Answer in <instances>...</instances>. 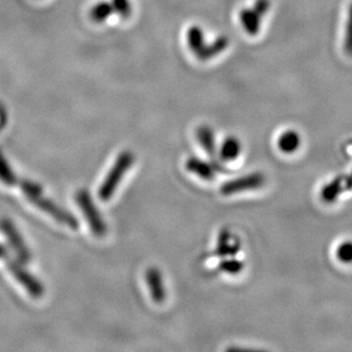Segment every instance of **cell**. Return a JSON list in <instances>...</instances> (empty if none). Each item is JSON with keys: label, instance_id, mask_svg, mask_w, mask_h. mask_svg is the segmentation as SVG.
I'll use <instances>...</instances> for the list:
<instances>
[{"label": "cell", "instance_id": "obj_1", "mask_svg": "<svg viewBox=\"0 0 352 352\" xmlns=\"http://www.w3.org/2000/svg\"><path fill=\"white\" fill-rule=\"evenodd\" d=\"M19 185H20L22 192L27 195L28 199L31 203H34L38 209L41 210L47 214H50L56 221L63 223L71 230H77L79 227L77 218L67 210L57 206L56 203L53 202L52 199H47L46 196L43 195V190L38 184L30 182V180L24 179L20 180Z\"/></svg>", "mask_w": 352, "mask_h": 352}, {"label": "cell", "instance_id": "obj_2", "mask_svg": "<svg viewBox=\"0 0 352 352\" xmlns=\"http://www.w3.org/2000/svg\"><path fill=\"white\" fill-rule=\"evenodd\" d=\"M135 157L130 151H123L122 153L118 157L117 161L114 162L113 166L111 168L110 173L100 185V197L102 201H109L112 197L114 192L119 187L123 176L128 173L130 166H133Z\"/></svg>", "mask_w": 352, "mask_h": 352}, {"label": "cell", "instance_id": "obj_3", "mask_svg": "<svg viewBox=\"0 0 352 352\" xmlns=\"http://www.w3.org/2000/svg\"><path fill=\"white\" fill-rule=\"evenodd\" d=\"M76 201L82 211L83 216L89 223L90 230L93 232L94 235L96 237L105 236L107 230V225L104 223L100 211L97 210L89 192L86 190H79L76 195Z\"/></svg>", "mask_w": 352, "mask_h": 352}, {"label": "cell", "instance_id": "obj_4", "mask_svg": "<svg viewBox=\"0 0 352 352\" xmlns=\"http://www.w3.org/2000/svg\"><path fill=\"white\" fill-rule=\"evenodd\" d=\"M3 260H5L10 274L14 276V278L16 279L17 282L23 286L24 289H27V292L32 298L39 299L40 296L45 294V287H43V284L32 274L29 273L24 268L22 261L19 259H13L10 256H7Z\"/></svg>", "mask_w": 352, "mask_h": 352}, {"label": "cell", "instance_id": "obj_5", "mask_svg": "<svg viewBox=\"0 0 352 352\" xmlns=\"http://www.w3.org/2000/svg\"><path fill=\"white\" fill-rule=\"evenodd\" d=\"M0 230L8 239L10 248L14 250V252L16 253L17 259L23 263H30V250L28 249L27 244L24 243L22 236L19 233L16 227L14 226V223L10 219H1Z\"/></svg>", "mask_w": 352, "mask_h": 352}, {"label": "cell", "instance_id": "obj_6", "mask_svg": "<svg viewBox=\"0 0 352 352\" xmlns=\"http://www.w3.org/2000/svg\"><path fill=\"white\" fill-rule=\"evenodd\" d=\"M266 182V178L263 173H254L239 177L237 179L230 180L223 184L220 192L223 195L230 196L234 194L242 193L246 190H252L263 186Z\"/></svg>", "mask_w": 352, "mask_h": 352}, {"label": "cell", "instance_id": "obj_7", "mask_svg": "<svg viewBox=\"0 0 352 352\" xmlns=\"http://www.w3.org/2000/svg\"><path fill=\"white\" fill-rule=\"evenodd\" d=\"M146 283L151 298L155 303L164 302L166 298V286L163 282L162 274L157 267H151L146 272Z\"/></svg>", "mask_w": 352, "mask_h": 352}, {"label": "cell", "instance_id": "obj_8", "mask_svg": "<svg viewBox=\"0 0 352 352\" xmlns=\"http://www.w3.org/2000/svg\"><path fill=\"white\" fill-rule=\"evenodd\" d=\"M185 166L190 173H194L203 180H212L214 178V171H216L214 166H211L210 163L204 162L203 160L190 157L187 160Z\"/></svg>", "mask_w": 352, "mask_h": 352}, {"label": "cell", "instance_id": "obj_9", "mask_svg": "<svg viewBox=\"0 0 352 352\" xmlns=\"http://www.w3.org/2000/svg\"><path fill=\"white\" fill-rule=\"evenodd\" d=\"M239 242L235 237H232L228 230H223L218 239V248L216 254L218 256H235L239 252Z\"/></svg>", "mask_w": 352, "mask_h": 352}, {"label": "cell", "instance_id": "obj_10", "mask_svg": "<svg viewBox=\"0 0 352 352\" xmlns=\"http://www.w3.org/2000/svg\"><path fill=\"white\" fill-rule=\"evenodd\" d=\"M343 190H344V179L339 177L322 188V199L326 203L336 202Z\"/></svg>", "mask_w": 352, "mask_h": 352}, {"label": "cell", "instance_id": "obj_11", "mask_svg": "<svg viewBox=\"0 0 352 352\" xmlns=\"http://www.w3.org/2000/svg\"><path fill=\"white\" fill-rule=\"evenodd\" d=\"M196 137H197V140L202 145L206 154L212 157L213 161H214L216 147H214V138H213L212 130L208 128V126H201L199 129H197Z\"/></svg>", "mask_w": 352, "mask_h": 352}, {"label": "cell", "instance_id": "obj_12", "mask_svg": "<svg viewBox=\"0 0 352 352\" xmlns=\"http://www.w3.org/2000/svg\"><path fill=\"white\" fill-rule=\"evenodd\" d=\"M300 146V136L296 131H286L278 138L279 150L284 153H294Z\"/></svg>", "mask_w": 352, "mask_h": 352}, {"label": "cell", "instance_id": "obj_13", "mask_svg": "<svg viewBox=\"0 0 352 352\" xmlns=\"http://www.w3.org/2000/svg\"><path fill=\"white\" fill-rule=\"evenodd\" d=\"M0 182L7 186H15L20 182L19 177L14 173L1 151H0Z\"/></svg>", "mask_w": 352, "mask_h": 352}, {"label": "cell", "instance_id": "obj_14", "mask_svg": "<svg viewBox=\"0 0 352 352\" xmlns=\"http://www.w3.org/2000/svg\"><path fill=\"white\" fill-rule=\"evenodd\" d=\"M239 153H241L239 140L234 137H230L223 142L221 150H220V157L226 162H230V161L237 159Z\"/></svg>", "mask_w": 352, "mask_h": 352}, {"label": "cell", "instance_id": "obj_15", "mask_svg": "<svg viewBox=\"0 0 352 352\" xmlns=\"http://www.w3.org/2000/svg\"><path fill=\"white\" fill-rule=\"evenodd\" d=\"M114 13L113 5L112 3H107V1H100L96 3L95 6L91 8L90 12V16L97 23H102L105 22L107 19H110L111 15Z\"/></svg>", "mask_w": 352, "mask_h": 352}, {"label": "cell", "instance_id": "obj_16", "mask_svg": "<svg viewBox=\"0 0 352 352\" xmlns=\"http://www.w3.org/2000/svg\"><path fill=\"white\" fill-rule=\"evenodd\" d=\"M243 265L241 261L236 259H227L223 260V263H220L219 268L223 270V273L230 274V275H236L242 272Z\"/></svg>", "mask_w": 352, "mask_h": 352}, {"label": "cell", "instance_id": "obj_17", "mask_svg": "<svg viewBox=\"0 0 352 352\" xmlns=\"http://www.w3.org/2000/svg\"><path fill=\"white\" fill-rule=\"evenodd\" d=\"M112 5H113L114 12L120 17H122L123 20L129 19L130 14H131L129 0H112Z\"/></svg>", "mask_w": 352, "mask_h": 352}, {"label": "cell", "instance_id": "obj_18", "mask_svg": "<svg viewBox=\"0 0 352 352\" xmlns=\"http://www.w3.org/2000/svg\"><path fill=\"white\" fill-rule=\"evenodd\" d=\"M336 256L341 263H352V242H344L338 248Z\"/></svg>", "mask_w": 352, "mask_h": 352}, {"label": "cell", "instance_id": "obj_19", "mask_svg": "<svg viewBox=\"0 0 352 352\" xmlns=\"http://www.w3.org/2000/svg\"><path fill=\"white\" fill-rule=\"evenodd\" d=\"M344 48H346V53L352 56V5L350 7L349 17H348V21H346Z\"/></svg>", "mask_w": 352, "mask_h": 352}, {"label": "cell", "instance_id": "obj_20", "mask_svg": "<svg viewBox=\"0 0 352 352\" xmlns=\"http://www.w3.org/2000/svg\"><path fill=\"white\" fill-rule=\"evenodd\" d=\"M7 256H10L8 249H7L6 246L3 245V244H0V259H5Z\"/></svg>", "mask_w": 352, "mask_h": 352}, {"label": "cell", "instance_id": "obj_21", "mask_svg": "<svg viewBox=\"0 0 352 352\" xmlns=\"http://www.w3.org/2000/svg\"><path fill=\"white\" fill-rule=\"evenodd\" d=\"M344 190H352V173L349 177H346V180H344Z\"/></svg>", "mask_w": 352, "mask_h": 352}, {"label": "cell", "instance_id": "obj_22", "mask_svg": "<svg viewBox=\"0 0 352 352\" xmlns=\"http://www.w3.org/2000/svg\"><path fill=\"white\" fill-rule=\"evenodd\" d=\"M350 144H351V145H352V142H351V143H350Z\"/></svg>", "mask_w": 352, "mask_h": 352}]
</instances>
